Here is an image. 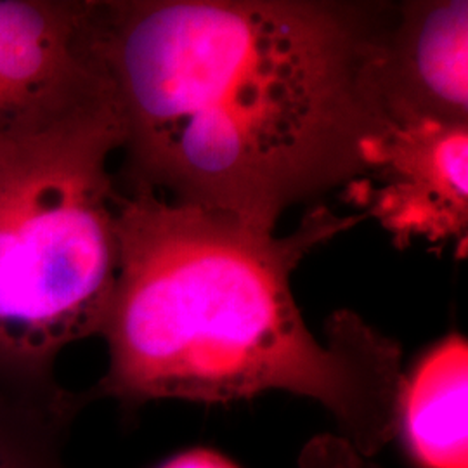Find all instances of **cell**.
Wrapping results in <instances>:
<instances>
[{
	"label": "cell",
	"mask_w": 468,
	"mask_h": 468,
	"mask_svg": "<svg viewBox=\"0 0 468 468\" xmlns=\"http://www.w3.org/2000/svg\"><path fill=\"white\" fill-rule=\"evenodd\" d=\"M390 2L94 0L123 141L120 191L274 231L367 174L388 122L367 65Z\"/></svg>",
	"instance_id": "cell-1"
},
{
	"label": "cell",
	"mask_w": 468,
	"mask_h": 468,
	"mask_svg": "<svg viewBox=\"0 0 468 468\" xmlns=\"http://www.w3.org/2000/svg\"><path fill=\"white\" fill-rule=\"evenodd\" d=\"M319 205L276 236L228 212L148 191L117 197L118 274L100 336L108 368L87 390L125 408L229 402L283 390L321 404L373 458L399 434V344L351 311L309 330L292 292L303 257L359 224Z\"/></svg>",
	"instance_id": "cell-2"
},
{
	"label": "cell",
	"mask_w": 468,
	"mask_h": 468,
	"mask_svg": "<svg viewBox=\"0 0 468 468\" xmlns=\"http://www.w3.org/2000/svg\"><path fill=\"white\" fill-rule=\"evenodd\" d=\"M123 129L112 85L0 135V390L52 406L84 399L56 380L75 342L102 332L118 274Z\"/></svg>",
	"instance_id": "cell-3"
},
{
	"label": "cell",
	"mask_w": 468,
	"mask_h": 468,
	"mask_svg": "<svg viewBox=\"0 0 468 468\" xmlns=\"http://www.w3.org/2000/svg\"><path fill=\"white\" fill-rule=\"evenodd\" d=\"M347 198L377 218L396 247L417 238L468 241V123L390 125L367 174L347 186Z\"/></svg>",
	"instance_id": "cell-4"
},
{
	"label": "cell",
	"mask_w": 468,
	"mask_h": 468,
	"mask_svg": "<svg viewBox=\"0 0 468 468\" xmlns=\"http://www.w3.org/2000/svg\"><path fill=\"white\" fill-rule=\"evenodd\" d=\"M108 87L94 0H0V135Z\"/></svg>",
	"instance_id": "cell-5"
},
{
	"label": "cell",
	"mask_w": 468,
	"mask_h": 468,
	"mask_svg": "<svg viewBox=\"0 0 468 468\" xmlns=\"http://www.w3.org/2000/svg\"><path fill=\"white\" fill-rule=\"evenodd\" d=\"M367 75L390 125L468 123L467 0L392 4Z\"/></svg>",
	"instance_id": "cell-6"
},
{
	"label": "cell",
	"mask_w": 468,
	"mask_h": 468,
	"mask_svg": "<svg viewBox=\"0 0 468 468\" xmlns=\"http://www.w3.org/2000/svg\"><path fill=\"white\" fill-rule=\"evenodd\" d=\"M468 344L452 334L402 380L399 431L420 467L468 468Z\"/></svg>",
	"instance_id": "cell-7"
},
{
	"label": "cell",
	"mask_w": 468,
	"mask_h": 468,
	"mask_svg": "<svg viewBox=\"0 0 468 468\" xmlns=\"http://www.w3.org/2000/svg\"><path fill=\"white\" fill-rule=\"evenodd\" d=\"M84 406H52L0 390V468H71L65 441Z\"/></svg>",
	"instance_id": "cell-8"
},
{
	"label": "cell",
	"mask_w": 468,
	"mask_h": 468,
	"mask_svg": "<svg viewBox=\"0 0 468 468\" xmlns=\"http://www.w3.org/2000/svg\"><path fill=\"white\" fill-rule=\"evenodd\" d=\"M299 468H378L338 435L314 437L299 456Z\"/></svg>",
	"instance_id": "cell-9"
},
{
	"label": "cell",
	"mask_w": 468,
	"mask_h": 468,
	"mask_svg": "<svg viewBox=\"0 0 468 468\" xmlns=\"http://www.w3.org/2000/svg\"><path fill=\"white\" fill-rule=\"evenodd\" d=\"M160 468H236L229 460L220 454L205 450H193L172 458Z\"/></svg>",
	"instance_id": "cell-10"
}]
</instances>
